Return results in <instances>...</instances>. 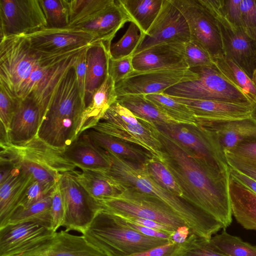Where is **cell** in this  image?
Masks as SVG:
<instances>
[{
  "label": "cell",
  "instance_id": "obj_6",
  "mask_svg": "<svg viewBox=\"0 0 256 256\" xmlns=\"http://www.w3.org/2000/svg\"><path fill=\"white\" fill-rule=\"evenodd\" d=\"M92 129L139 146L160 160H164L156 126L136 116L118 101Z\"/></svg>",
  "mask_w": 256,
  "mask_h": 256
},
{
  "label": "cell",
  "instance_id": "obj_51",
  "mask_svg": "<svg viewBox=\"0 0 256 256\" xmlns=\"http://www.w3.org/2000/svg\"><path fill=\"white\" fill-rule=\"evenodd\" d=\"M242 0H220L221 12L233 26L242 28L240 2Z\"/></svg>",
  "mask_w": 256,
  "mask_h": 256
},
{
  "label": "cell",
  "instance_id": "obj_18",
  "mask_svg": "<svg viewBox=\"0 0 256 256\" xmlns=\"http://www.w3.org/2000/svg\"><path fill=\"white\" fill-rule=\"evenodd\" d=\"M190 40L189 27L183 14L170 0H163L158 16L132 56L155 45Z\"/></svg>",
  "mask_w": 256,
  "mask_h": 256
},
{
  "label": "cell",
  "instance_id": "obj_33",
  "mask_svg": "<svg viewBox=\"0 0 256 256\" xmlns=\"http://www.w3.org/2000/svg\"><path fill=\"white\" fill-rule=\"evenodd\" d=\"M117 101L136 116L155 125L179 123L160 112L145 98V94L122 96L118 97Z\"/></svg>",
  "mask_w": 256,
  "mask_h": 256
},
{
  "label": "cell",
  "instance_id": "obj_26",
  "mask_svg": "<svg viewBox=\"0 0 256 256\" xmlns=\"http://www.w3.org/2000/svg\"><path fill=\"white\" fill-rule=\"evenodd\" d=\"M110 48L100 42L87 48L84 93L85 108L90 105L94 94L108 76Z\"/></svg>",
  "mask_w": 256,
  "mask_h": 256
},
{
  "label": "cell",
  "instance_id": "obj_27",
  "mask_svg": "<svg viewBox=\"0 0 256 256\" xmlns=\"http://www.w3.org/2000/svg\"><path fill=\"white\" fill-rule=\"evenodd\" d=\"M54 232L33 222L8 224L0 228V256H10L31 242Z\"/></svg>",
  "mask_w": 256,
  "mask_h": 256
},
{
  "label": "cell",
  "instance_id": "obj_55",
  "mask_svg": "<svg viewBox=\"0 0 256 256\" xmlns=\"http://www.w3.org/2000/svg\"><path fill=\"white\" fill-rule=\"evenodd\" d=\"M124 220L127 226L144 235L149 237L165 239L168 240L169 241L170 240V235L172 234L157 230L139 224L128 222L125 221Z\"/></svg>",
  "mask_w": 256,
  "mask_h": 256
},
{
  "label": "cell",
  "instance_id": "obj_1",
  "mask_svg": "<svg viewBox=\"0 0 256 256\" xmlns=\"http://www.w3.org/2000/svg\"><path fill=\"white\" fill-rule=\"evenodd\" d=\"M158 137L164 161L182 189V199L220 222L224 229L229 226L232 221L229 166L200 158L160 130Z\"/></svg>",
  "mask_w": 256,
  "mask_h": 256
},
{
  "label": "cell",
  "instance_id": "obj_45",
  "mask_svg": "<svg viewBox=\"0 0 256 256\" xmlns=\"http://www.w3.org/2000/svg\"><path fill=\"white\" fill-rule=\"evenodd\" d=\"M227 162H233L256 169V142H243L224 152Z\"/></svg>",
  "mask_w": 256,
  "mask_h": 256
},
{
  "label": "cell",
  "instance_id": "obj_39",
  "mask_svg": "<svg viewBox=\"0 0 256 256\" xmlns=\"http://www.w3.org/2000/svg\"><path fill=\"white\" fill-rule=\"evenodd\" d=\"M142 164L150 176L158 185L182 199V191L164 160L152 156Z\"/></svg>",
  "mask_w": 256,
  "mask_h": 256
},
{
  "label": "cell",
  "instance_id": "obj_53",
  "mask_svg": "<svg viewBox=\"0 0 256 256\" xmlns=\"http://www.w3.org/2000/svg\"><path fill=\"white\" fill-rule=\"evenodd\" d=\"M88 46L85 48L78 54L74 65L76 73L79 89L84 99V101L86 72V54Z\"/></svg>",
  "mask_w": 256,
  "mask_h": 256
},
{
  "label": "cell",
  "instance_id": "obj_19",
  "mask_svg": "<svg viewBox=\"0 0 256 256\" xmlns=\"http://www.w3.org/2000/svg\"><path fill=\"white\" fill-rule=\"evenodd\" d=\"M24 36L32 48L48 54L72 51L100 42L92 34L72 28H45Z\"/></svg>",
  "mask_w": 256,
  "mask_h": 256
},
{
  "label": "cell",
  "instance_id": "obj_13",
  "mask_svg": "<svg viewBox=\"0 0 256 256\" xmlns=\"http://www.w3.org/2000/svg\"><path fill=\"white\" fill-rule=\"evenodd\" d=\"M47 27L40 0H0V37L26 36Z\"/></svg>",
  "mask_w": 256,
  "mask_h": 256
},
{
  "label": "cell",
  "instance_id": "obj_2",
  "mask_svg": "<svg viewBox=\"0 0 256 256\" xmlns=\"http://www.w3.org/2000/svg\"><path fill=\"white\" fill-rule=\"evenodd\" d=\"M107 152L110 160V168L105 172L108 175L126 189L148 194L162 200L181 218L192 234L210 240L223 228L222 224L216 220L158 185L143 164Z\"/></svg>",
  "mask_w": 256,
  "mask_h": 256
},
{
  "label": "cell",
  "instance_id": "obj_34",
  "mask_svg": "<svg viewBox=\"0 0 256 256\" xmlns=\"http://www.w3.org/2000/svg\"><path fill=\"white\" fill-rule=\"evenodd\" d=\"M128 15L144 34L158 16L163 0H118Z\"/></svg>",
  "mask_w": 256,
  "mask_h": 256
},
{
  "label": "cell",
  "instance_id": "obj_41",
  "mask_svg": "<svg viewBox=\"0 0 256 256\" xmlns=\"http://www.w3.org/2000/svg\"><path fill=\"white\" fill-rule=\"evenodd\" d=\"M48 28H63L70 25L68 0H40Z\"/></svg>",
  "mask_w": 256,
  "mask_h": 256
},
{
  "label": "cell",
  "instance_id": "obj_48",
  "mask_svg": "<svg viewBox=\"0 0 256 256\" xmlns=\"http://www.w3.org/2000/svg\"><path fill=\"white\" fill-rule=\"evenodd\" d=\"M50 214L52 229L56 232L60 226H62L66 216L64 202L58 182L51 194Z\"/></svg>",
  "mask_w": 256,
  "mask_h": 256
},
{
  "label": "cell",
  "instance_id": "obj_17",
  "mask_svg": "<svg viewBox=\"0 0 256 256\" xmlns=\"http://www.w3.org/2000/svg\"><path fill=\"white\" fill-rule=\"evenodd\" d=\"M198 75L190 69L147 72L134 70L115 84L118 97L127 94H162L180 82L196 80Z\"/></svg>",
  "mask_w": 256,
  "mask_h": 256
},
{
  "label": "cell",
  "instance_id": "obj_9",
  "mask_svg": "<svg viewBox=\"0 0 256 256\" xmlns=\"http://www.w3.org/2000/svg\"><path fill=\"white\" fill-rule=\"evenodd\" d=\"M58 184L66 208L62 226L66 232L74 230L82 234L103 208L79 183L73 172L62 173Z\"/></svg>",
  "mask_w": 256,
  "mask_h": 256
},
{
  "label": "cell",
  "instance_id": "obj_60",
  "mask_svg": "<svg viewBox=\"0 0 256 256\" xmlns=\"http://www.w3.org/2000/svg\"><path fill=\"white\" fill-rule=\"evenodd\" d=\"M255 41H256V40H255ZM253 81L254 82L255 84L256 85V72H255V73H254V78H253Z\"/></svg>",
  "mask_w": 256,
  "mask_h": 256
},
{
  "label": "cell",
  "instance_id": "obj_14",
  "mask_svg": "<svg viewBox=\"0 0 256 256\" xmlns=\"http://www.w3.org/2000/svg\"><path fill=\"white\" fill-rule=\"evenodd\" d=\"M10 256H108L89 243L83 235L66 230L36 239Z\"/></svg>",
  "mask_w": 256,
  "mask_h": 256
},
{
  "label": "cell",
  "instance_id": "obj_11",
  "mask_svg": "<svg viewBox=\"0 0 256 256\" xmlns=\"http://www.w3.org/2000/svg\"><path fill=\"white\" fill-rule=\"evenodd\" d=\"M185 18L190 40L204 48L212 59L224 56L218 22L200 0H170Z\"/></svg>",
  "mask_w": 256,
  "mask_h": 256
},
{
  "label": "cell",
  "instance_id": "obj_42",
  "mask_svg": "<svg viewBox=\"0 0 256 256\" xmlns=\"http://www.w3.org/2000/svg\"><path fill=\"white\" fill-rule=\"evenodd\" d=\"M144 36L138 26L134 22H130L122 38L112 44L110 50V58L119 59L132 56Z\"/></svg>",
  "mask_w": 256,
  "mask_h": 256
},
{
  "label": "cell",
  "instance_id": "obj_22",
  "mask_svg": "<svg viewBox=\"0 0 256 256\" xmlns=\"http://www.w3.org/2000/svg\"><path fill=\"white\" fill-rule=\"evenodd\" d=\"M132 64L137 72L189 69L173 43L155 45L140 52L132 56Z\"/></svg>",
  "mask_w": 256,
  "mask_h": 256
},
{
  "label": "cell",
  "instance_id": "obj_35",
  "mask_svg": "<svg viewBox=\"0 0 256 256\" xmlns=\"http://www.w3.org/2000/svg\"><path fill=\"white\" fill-rule=\"evenodd\" d=\"M224 76L252 102L256 99V85L253 80L232 60L224 55L213 59Z\"/></svg>",
  "mask_w": 256,
  "mask_h": 256
},
{
  "label": "cell",
  "instance_id": "obj_47",
  "mask_svg": "<svg viewBox=\"0 0 256 256\" xmlns=\"http://www.w3.org/2000/svg\"><path fill=\"white\" fill-rule=\"evenodd\" d=\"M240 10L243 30L256 40V0H242Z\"/></svg>",
  "mask_w": 256,
  "mask_h": 256
},
{
  "label": "cell",
  "instance_id": "obj_59",
  "mask_svg": "<svg viewBox=\"0 0 256 256\" xmlns=\"http://www.w3.org/2000/svg\"><path fill=\"white\" fill-rule=\"evenodd\" d=\"M250 117L256 122V99L251 104Z\"/></svg>",
  "mask_w": 256,
  "mask_h": 256
},
{
  "label": "cell",
  "instance_id": "obj_52",
  "mask_svg": "<svg viewBox=\"0 0 256 256\" xmlns=\"http://www.w3.org/2000/svg\"><path fill=\"white\" fill-rule=\"evenodd\" d=\"M182 244L170 242L130 256H176Z\"/></svg>",
  "mask_w": 256,
  "mask_h": 256
},
{
  "label": "cell",
  "instance_id": "obj_29",
  "mask_svg": "<svg viewBox=\"0 0 256 256\" xmlns=\"http://www.w3.org/2000/svg\"><path fill=\"white\" fill-rule=\"evenodd\" d=\"M33 181L30 175L20 168H14L8 178L0 183V228L7 224Z\"/></svg>",
  "mask_w": 256,
  "mask_h": 256
},
{
  "label": "cell",
  "instance_id": "obj_46",
  "mask_svg": "<svg viewBox=\"0 0 256 256\" xmlns=\"http://www.w3.org/2000/svg\"><path fill=\"white\" fill-rule=\"evenodd\" d=\"M20 99L12 96L7 89L0 84V125L8 135L10 124Z\"/></svg>",
  "mask_w": 256,
  "mask_h": 256
},
{
  "label": "cell",
  "instance_id": "obj_43",
  "mask_svg": "<svg viewBox=\"0 0 256 256\" xmlns=\"http://www.w3.org/2000/svg\"><path fill=\"white\" fill-rule=\"evenodd\" d=\"M173 44L182 54L189 69L214 64L210 54L200 45L192 40Z\"/></svg>",
  "mask_w": 256,
  "mask_h": 256
},
{
  "label": "cell",
  "instance_id": "obj_36",
  "mask_svg": "<svg viewBox=\"0 0 256 256\" xmlns=\"http://www.w3.org/2000/svg\"><path fill=\"white\" fill-rule=\"evenodd\" d=\"M145 98L162 113L180 124L198 125L192 112L185 104L180 103L164 93L148 94Z\"/></svg>",
  "mask_w": 256,
  "mask_h": 256
},
{
  "label": "cell",
  "instance_id": "obj_25",
  "mask_svg": "<svg viewBox=\"0 0 256 256\" xmlns=\"http://www.w3.org/2000/svg\"><path fill=\"white\" fill-rule=\"evenodd\" d=\"M62 152L66 158L81 170L104 172L110 166L108 152L94 143L84 132Z\"/></svg>",
  "mask_w": 256,
  "mask_h": 256
},
{
  "label": "cell",
  "instance_id": "obj_24",
  "mask_svg": "<svg viewBox=\"0 0 256 256\" xmlns=\"http://www.w3.org/2000/svg\"><path fill=\"white\" fill-rule=\"evenodd\" d=\"M170 96L176 101L186 106L194 113L198 122L200 121L240 119L250 116L251 106Z\"/></svg>",
  "mask_w": 256,
  "mask_h": 256
},
{
  "label": "cell",
  "instance_id": "obj_8",
  "mask_svg": "<svg viewBox=\"0 0 256 256\" xmlns=\"http://www.w3.org/2000/svg\"><path fill=\"white\" fill-rule=\"evenodd\" d=\"M99 202L104 210L114 214L152 220L174 231L181 226H187L181 218L162 200L137 191L126 189L116 198Z\"/></svg>",
  "mask_w": 256,
  "mask_h": 256
},
{
  "label": "cell",
  "instance_id": "obj_15",
  "mask_svg": "<svg viewBox=\"0 0 256 256\" xmlns=\"http://www.w3.org/2000/svg\"><path fill=\"white\" fill-rule=\"evenodd\" d=\"M80 52L66 58L50 61L40 66L32 73L18 98H32L40 106L44 117L60 81L74 64Z\"/></svg>",
  "mask_w": 256,
  "mask_h": 256
},
{
  "label": "cell",
  "instance_id": "obj_50",
  "mask_svg": "<svg viewBox=\"0 0 256 256\" xmlns=\"http://www.w3.org/2000/svg\"><path fill=\"white\" fill-rule=\"evenodd\" d=\"M132 56L119 59L110 58L108 62V75L115 84L120 81L134 71L132 64Z\"/></svg>",
  "mask_w": 256,
  "mask_h": 256
},
{
  "label": "cell",
  "instance_id": "obj_4",
  "mask_svg": "<svg viewBox=\"0 0 256 256\" xmlns=\"http://www.w3.org/2000/svg\"><path fill=\"white\" fill-rule=\"evenodd\" d=\"M82 234L108 256H130L170 242L144 235L127 226L120 216L104 209Z\"/></svg>",
  "mask_w": 256,
  "mask_h": 256
},
{
  "label": "cell",
  "instance_id": "obj_31",
  "mask_svg": "<svg viewBox=\"0 0 256 256\" xmlns=\"http://www.w3.org/2000/svg\"><path fill=\"white\" fill-rule=\"evenodd\" d=\"M115 82L110 76L94 94L90 105L85 108L80 129V136L92 128L102 118L106 110L117 102Z\"/></svg>",
  "mask_w": 256,
  "mask_h": 256
},
{
  "label": "cell",
  "instance_id": "obj_58",
  "mask_svg": "<svg viewBox=\"0 0 256 256\" xmlns=\"http://www.w3.org/2000/svg\"><path fill=\"white\" fill-rule=\"evenodd\" d=\"M228 164L229 166L256 180V169L230 161H228Z\"/></svg>",
  "mask_w": 256,
  "mask_h": 256
},
{
  "label": "cell",
  "instance_id": "obj_44",
  "mask_svg": "<svg viewBox=\"0 0 256 256\" xmlns=\"http://www.w3.org/2000/svg\"><path fill=\"white\" fill-rule=\"evenodd\" d=\"M176 256H224L211 244L210 240L191 234L182 244Z\"/></svg>",
  "mask_w": 256,
  "mask_h": 256
},
{
  "label": "cell",
  "instance_id": "obj_16",
  "mask_svg": "<svg viewBox=\"0 0 256 256\" xmlns=\"http://www.w3.org/2000/svg\"><path fill=\"white\" fill-rule=\"evenodd\" d=\"M0 160H28L60 174L74 172L76 168L62 151L50 146L38 136L20 144L0 142Z\"/></svg>",
  "mask_w": 256,
  "mask_h": 256
},
{
  "label": "cell",
  "instance_id": "obj_56",
  "mask_svg": "<svg viewBox=\"0 0 256 256\" xmlns=\"http://www.w3.org/2000/svg\"><path fill=\"white\" fill-rule=\"evenodd\" d=\"M230 173L242 184L256 194V180L229 166Z\"/></svg>",
  "mask_w": 256,
  "mask_h": 256
},
{
  "label": "cell",
  "instance_id": "obj_7",
  "mask_svg": "<svg viewBox=\"0 0 256 256\" xmlns=\"http://www.w3.org/2000/svg\"><path fill=\"white\" fill-rule=\"evenodd\" d=\"M190 70L198 75L196 80L177 84L167 88L163 93L186 98L251 106L252 101L232 84L214 64Z\"/></svg>",
  "mask_w": 256,
  "mask_h": 256
},
{
  "label": "cell",
  "instance_id": "obj_54",
  "mask_svg": "<svg viewBox=\"0 0 256 256\" xmlns=\"http://www.w3.org/2000/svg\"><path fill=\"white\" fill-rule=\"evenodd\" d=\"M118 216L122 218L125 221L127 222L139 224L157 230L162 231L169 234H172L174 232V230L168 228V226L152 220L136 216Z\"/></svg>",
  "mask_w": 256,
  "mask_h": 256
},
{
  "label": "cell",
  "instance_id": "obj_3",
  "mask_svg": "<svg viewBox=\"0 0 256 256\" xmlns=\"http://www.w3.org/2000/svg\"><path fill=\"white\" fill-rule=\"evenodd\" d=\"M74 65L60 81L38 134L40 139L62 151L80 136L85 109Z\"/></svg>",
  "mask_w": 256,
  "mask_h": 256
},
{
  "label": "cell",
  "instance_id": "obj_10",
  "mask_svg": "<svg viewBox=\"0 0 256 256\" xmlns=\"http://www.w3.org/2000/svg\"><path fill=\"white\" fill-rule=\"evenodd\" d=\"M214 16L220 28L224 55L232 60L253 80L256 70V42L242 28L232 26L222 14L220 0H201Z\"/></svg>",
  "mask_w": 256,
  "mask_h": 256
},
{
  "label": "cell",
  "instance_id": "obj_40",
  "mask_svg": "<svg viewBox=\"0 0 256 256\" xmlns=\"http://www.w3.org/2000/svg\"><path fill=\"white\" fill-rule=\"evenodd\" d=\"M114 0H68L70 25L72 27L84 22L114 2Z\"/></svg>",
  "mask_w": 256,
  "mask_h": 256
},
{
  "label": "cell",
  "instance_id": "obj_57",
  "mask_svg": "<svg viewBox=\"0 0 256 256\" xmlns=\"http://www.w3.org/2000/svg\"><path fill=\"white\" fill-rule=\"evenodd\" d=\"M191 234L187 226H181L171 234L170 242L182 244L186 242Z\"/></svg>",
  "mask_w": 256,
  "mask_h": 256
},
{
  "label": "cell",
  "instance_id": "obj_49",
  "mask_svg": "<svg viewBox=\"0 0 256 256\" xmlns=\"http://www.w3.org/2000/svg\"><path fill=\"white\" fill-rule=\"evenodd\" d=\"M56 186L45 185L33 181L27 188L18 207L28 208L50 196Z\"/></svg>",
  "mask_w": 256,
  "mask_h": 256
},
{
  "label": "cell",
  "instance_id": "obj_12",
  "mask_svg": "<svg viewBox=\"0 0 256 256\" xmlns=\"http://www.w3.org/2000/svg\"><path fill=\"white\" fill-rule=\"evenodd\" d=\"M158 129L197 156L221 166L228 167L216 133L200 124H170L156 125Z\"/></svg>",
  "mask_w": 256,
  "mask_h": 256
},
{
  "label": "cell",
  "instance_id": "obj_32",
  "mask_svg": "<svg viewBox=\"0 0 256 256\" xmlns=\"http://www.w3.org/2000/svg\"><path fill=\"white\" fill-rule=\"evenodd\" d=\"M84 132L104 150L132 162L142 164L152 156L145 150L94 129H90Z\"/></svg>",
  "mask_w": 256,
  "mask_h": 256
},
{
  "label": "cell",
  "instance_id": "obj_30",
  "mask_svg": "<svg viewBox=\"0 0 256 256\" xmlns=\"http://www.w3.org/2000/svg\"><path fill=\"white\" fill-rule=\"evenodd\" d=\"M73 172L79 183L98 202L116 198L126 190L105 172L83 170Z\"/></svg>",
  "mask_w": 256,
  "mask_h": 256
},
{
  "label": "cell",
  "instance_id": "obj_5",
  "mask_svg": "<svg viewBox=\"0 0 256 256\" xmlns=\"http://www.w3.org/2000/svg\"><path fill=\"white\" fill-rule=\"evenodd\" d=\"M68 52H42L32 48L24 36L0 38V84L18 98L32 73L44 63L66 58Z\"/></svg>",
  "mask_w": 256,
  "mask_h": 256
},
{
  "label": "cell",
  "instance_id": "obj_28",
  "mask_svg": "<svg viewBox=\"0 0 256 256\" xmlns=\"http://www.w3.org/2000/svg\"><path fill=\"white\" fill-rule=\"evenodd\" d=\"M228 192L232 216L244 228L256 230V194L230 172Z\"/></svg>",
  "mask_w": 256,
  "mask_h": 256
},
{
  "label": "cell",
  "instance_id": "obj_38",
  "mask_svg": "<svg viewBox=\"0 0 256 256\" xmlns=\"http://www.w3.org/2000/svg\"><path fill=\"white\" fill-rule=\"evenodd\" d=\"M212 246L224 256H256V246L230 234L225 229L210 240Z\"/></svg>",
  "mask_w": 256,
  "mask_h": 256
},
{
  "label": "cell",
  "instance_id": "obj_20",
  "mask_svg": "<svg viewBox=\"0 0 256 256\" xmlns=\"http://www.w3.org/2000/svg\"><path fill=\"white\" fill-rule=\"evenodd\" d=\"M132 20L118 0L114 2L88 20L72 27L88 32L110 46L116 32Z\"/></svg>",
  "mask_w": 256,
  "mask_h": 256
},
{
  "label": "cell",
  "instance_id": "obj_23",
  "mask_svg": "<svg viewBox=\"0 0 256 256\" xmlns=\"http://www.w3.org/2000/svg\"><path fill=\"white\" fill-rule=\"evenodd\" d=\"M198 124L214 132L224 152L243 142H256V122L246 118L198 122Z\"/></svg>",
  "mask_w": 256,
  "mask_h": 256
},
{
  "label": "cell",
  "instance_id": "obj_21",
  "mask_svg": "<svg viewBox=\"0 0 256 256\" xmlns=\"http://www.w3.org/2000/svg\"><path fill=\"white\" fill-rule=\"evenodd\" d=\"M43 118L34 100L30 97L20 100L9 126V142L20 144L36 137Z\"/></svg>",
  "mask_w": 256,
  "mask_h": 256
},
{
  "label": "cell",
  "instance_id": "obj_37",
  "mask_svg": "<svg viewBox=\"0 0 256 256\" xmlns=\"http://www.w3.org/2000/svg\"><path fill=\"white\" fill-rule=\"evenodd\" d=\"M50 206L51 195L28 208L18 207L7 224L33 222L52 230Z\"/></svg>",
  "mask_w": 256,
  "mask_h": 256
}]
</instances>
